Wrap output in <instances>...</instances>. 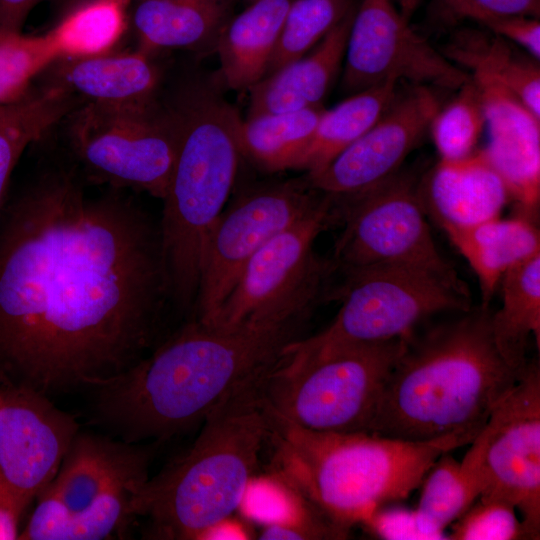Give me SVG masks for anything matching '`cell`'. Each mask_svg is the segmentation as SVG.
Listing matches in <instances>:
<instances>
[{"mask_svg":"<svg viewBox=\"0 0 540 540\" xmlns=\"http://www.w3.org/2000/svg\"><path fill=\"white\" fill-rule=\"evenodd\" d=\"M170 301L159 222L44 167L0 209V387L87 390L153 348Z\"/></svg>","mask_w":540,"mask_h":540,"instance_id":"cell-1","label":"cell"},{"mask_svg":"<svg viewBox=\"0 0 540 540\" xmlns=\"http://www.w3.org/2000/svg\"><path fill=\"white\" fill-rule=\"evenodd\" d=\"M299 322L222 328L193 318L132 367L87 389L91 421L127 443L182 434L268 374L297 339Z\"/></svg>","mask_w":540,"mask_h":540,"instance_id":"cell-2","label":"cell"},{"mask_svg":"<svg viewBox=\"0 0 540 540\" xmlns=\"http://www.w3.org/2000/svg\"><path fill=\"white\" fill-rule=\"evenodd\" d=\"M489 307L406 337L370 433L412 442L460 436L471 442L522 371L499 353Z\"/></svg>","mask_w":540,"mask_h":540,"instance_id":"cell-3","label":"cell"},{"mask_svg":"<svg viewBox=\"0 0 540 540\" xmlns=\"http://www.w3.org/2000/svg\"><path fill=\"white\" fill-rule=\"evenodd\" d=\"M264 409L273 473L348 532L379 507L408 498L443 453L471 443L460 436L412 442L316 431Z\"/></svg>","mask_w":540,"mask_h":540,"instance_id":"cell-4","label":"cell"},{"mask_svg":"<svg viewBox=\"0 0 540 540\" xmlns=\"http://www.w3.org/2000/svg\"><path fill=\"white\" fill-rule=\"evenodd\" d=\"M169 104L177 151L159 231L170 301L186 311L194 309L206 245L235 181L242 118L212 86L198 81Z\"/></svg>","mask_w":540,"mask_h":540,"instance_id":"cell-5","label":"cell"},{"mask_svg":"<svg viewBox=\"0 0 540 540\" xmlns=\"http://www.w3.org/2000/svg\"><path fill=\"white\" fill-rule=\"evenodd\" d=\"M258 383L212 412L191 447L136 491L133 511L148 520L147 538L198 540L238 509L268 432Z\"/></svg>","mask_w":540,"mask_h":540,"instance_id":"cell-6","label":"cell"},{"mask_svg":"<svg viewBox=\"0 0 540 540\" xmlns=\"http://www.w3.org/2000/svg\"><path fill=\"white\" fill-rule=\"evenodd\" d=\"M406 337L308 356L283 354L258 383L264 406L306 429L370 433Z\"/></svg>","mask_w":540,"mask_h":540,"instance_id":"cell-7","label":"cell"},{"mask_svg":"<svg viewBox=\"0 0 540 540\" xmlns=\"http://www.w3.org/2000/svg\"><path fill=\"white\" fill-rule=\"evenodd\" d=\"M335 293L341 306L320 333L291 341L284 352L308 356L333 349L404 338L428 318L472 308L460 279L411 266H371L343 272Z\"/></svg>","mask_w":540,"mask_h":540,"instance_id":"cell-8","label":"cell"},{"mask_svg":"<svg viewBox=\"0 0 540 540\" xmlns=\"http://www.w3.org/2000/svg\"><path fill=\"white\" fill-rule=\"evenodd\" d=\"M72 154L87 180L131 188L163 200L177 151V125L169 104L82 103L70 114Z\"/></svg>","mask_w":540,"mask_h":540,"instance_id":"cell-9","label":"cell"},{"mask_svg":"<svg viewBox=\"0 0 540 540\" xmlns=\"http://www.w3.org/2000/svg\"><path fill=\"white\" fill-rule=\"evenodd\" d=\"M336 221L335 202L324 195L250 259L210 325L235 328L247 323L301 321L335 270L332 261L316 253L314 244Z\"/></svg>","mask_w":540,"mask_h":540,"instance_id":"cell-10","label":"cell"},{"mask_svg":"<svg viewBox=\"0 0 540 540\" xmlns=\"http://www.w3.org/2000/svg\"><path fill=\"white\" fill-rule=\"evenodd\" d=\"M463 457L480 499L509 503L528 539L540 537V368L529 361Z\"/></svg>","mask_w":540,"mask_h":540,"instance_id":"cell-11","label":"cell"},{"mask_svg":"<svg viewBox=\"0 0 540 540\" xmlns=\"http://www.w3.org/2000/svg\"><path fill=\"white\" fill-rule=\"evenodd\" d=\"M334 202L344 224L335 244L334 269L411 266L459 278L433 239L419 183L407 173Z\"/></svg>","mask_w":540,"mask_h":540,"instance_id":"cell-12","label":"cell"},{"mask_svg":"<svg viewBox=\"0 0 540 540\" xmlns=\"http://www.w3.org/2000/svg\"><path fill=\"white\" fill-rule=\"evenodd\" d=\"M324 195L306 176L254 188L224 208L206 245L194 318L210 325L250 259Z\"/></svg>","mask_w":540,"mask_h":540,"instance_id":"cell-13","label":"cell"},{"mask_svg":"<svg viewBox=\"0 0 540 540\" xmlns=\"http://www.w3.org/2000/svg\"><path fill=\"white\" fill-rule=\"evenodd\" d=\"M399 80L456 91L469 74L418 34L391 0H362L348 35L343 89L353 94Z\"/></svg>","mask_w":540,"mask_h":540,"instance_id":"cell-14","label":"cell"},{"mask_svg":"<svg viewBox=\"0 0 540 540\" xmlns=\"http://www.w3.org/2000/svg\"><path fill=\"white\" fill-rule=\"evenodd\" d=\"M431 87L413 85L395 97L385 113L322 171L308 176L311 185L333 200L364 193L398 172L428 132L440 108Z\"/></svg>","mask_w":540,"mask_h":540,"instance_id":"cell-15","label":"cell"},{"mask_svg":"<svg viewBox=\"0 0 540 540\" xmlns=\"http://www.w3.org/2000/svg\"><path fill=\"white\" fill-rule=\"evenodd\" d=\"M76 417L25 387H0V474L30 504L55 478Z\"/></svg>","mask_w":540,"mask_h":540,"instance_id":"cell-16","label":"cell"},{"mask_svg":"<svg viewBox=\"0 0 540 540\" xmlns=\"http://www.w3.org/2000/svg\"><path fill=\"white\" fill-rule=\"evenodd\" d=\"M483 107L482 151L502 178L519 214L536 220L540 202V118L496 81L469 74Z\"/></svg>","mask_w":540,"mask_h":540,"instance_id":"cell-17","label":"cell"},{"mask_svg":"<svg viewBox=\"0 0 540 540\" xmlns=\"http://www.w3.org/2000/svg\"><path fill=\"white\" fill-rule=\"evenodd\" d=\"M150 459V451L139 444L79 430L45 490L75 515L117 489L143 484Z\"/></svg>","mask_w":540,"mask_h":540,"instance_id":"cell-18","label":"cell"},{"mask_svg":"<svg viewBox=\"0 0 540 540\" xmlns=\"http://www.w3.org/2000/svg\"><path fill=\"white\" fill-rule=\"evenodd\" d=\"M419 194L426 214L443 231L499 217L510 200L482 149L458 160L439 159L419 183Z\"/></svg>","mask_w":540,"mask_h":540,"instance_id":"cell-19","label":"cell"},{"mask_svg":"<svg viewBox=\"0 0 540 540\" xmlns=\"http://www.w3.org/2000/svg\"><path fill=\"white\" fill-rule=\"evenodd\" d=\"M47 69L51 71L46 85L63 90L81 104L149 101L155 98L161 78L151 55L138 49L58 58Z\"/></svg>","mask_w":540,"mask_h":540,"instance_id":"cell-20","label":"cell"},{"mask_svg":"<svg viewBox=\"0 0 540 540\" xmlns=\"http://www.w3.org/2000/svg\"><path fill=\"white\" fill-rule=\"evenodd\" d=\"M353 8L303 57L263 77L250 89L247 117L322 105L344 61Z\"/></svg>","mask_w":540,"mask_h":540,"instance_id":"cell-21","label":"cell"},{"mask_svg":"<svg viewBox=\"0 0 540 540\" xmlns=\"http://www.w3.org/2000/svg\"><path fill=\"white\" fill-rule=\"evenodd\" d=\"M293 0H252L222 28L215 50L221 77L236 91L249 90L266 74Z\"/></svg>","mask_w":540,"mask_h":540,"instance_id":"cell-22","label":"cell"},{"mask_svg":"<svg viewBox=\"0 0 540 540\" xmlns=\"http://www.w3.org/2000/svg\"><path fill=\"white\" fill-rule=\"evenodd\" d=\"M444 232L476 274L485 307L509 269L540 253L535 220L522 214Z\"/></svg>","mask_w":540,"mask_h":540,"instance_id":"cell-23","label":"cell"},{"mask_svg":"<svg viewBox=\"0 0 540 540\" xmlns=\"http://www.w3.org/2000/svg\"><path fill=\"white\" fill-rule=\"evenodd\" d=\"M129 22L138 50L152 55L162 49L199 50L216 44L229 20L227 0H135Z\"/></svg>","mask_w":540,"mask_h":540,"instance_id":"cell-24","label":"cell"},{"mask_svg":"<svg viewBox=\"0 0 540 540\" xmlns=\"http://www.w3.org/2000/svg\"><path fill=\"white\" fill-rule=\"evenodd\" d=\"M468 74L484 75L506 88L540 118V68L507 40L487 31L456 32L442 52Z\"/></svg>","mask_w":540,"mask_h":540,"instance_id":"cell-25","label":"cell"},{"mask_svg":"<svg viewBox=\"0 0 540 540\" xmlns=\"http://www.w3.org/2000/svg\"><path fill=\"white\" fill-rule=\"evenodd\" d=\"M142 485V484H141ZM141 485L117 489L81 513L70 515L48 491L20 531V540H102L125 538L137 518L133 498Z\"/></svg>","mask_w":540,"mask_h":540,"instance_id":"cell-26","label":"cell"},{"mask_svg":"<svg viewBox=\"0 0 540 540\" xmlns=\"http://www.w3.org/2000/svg\"><path fill=\"white\" fill-rule=\"evenodd\" d=\"M502 305L491 313V331L506 363L522 371L531 336L540 346V253L509 269L499 283Z\"/></svg>","mask_w":540,"mask_h":540,"instance_id":"cell-27","label":"cell"},{"mask_svg":"<svg viewBox=\"0 0 540 540\" xmlns=\"http://www.w3.org/2000/svg\"><path fill=\"white\" fill-rule=\"evenodd\" d=\"M397 94V82H385L351 94L332 109H324L296 169L307 171L308 176L322 171L376 123Z\"/></svg>","mask_w":540,"mask_h":540,"instance_id":"cell-28","label":"cell"},{"mask_svg":"<svg viewBox=\"0 0 540 540\" xmlns=\"http://www.w3.org/2000/svg\"><path fill=\"white\" fill-rule=\"evenodd\" d=\"M324 109L321 105L242 119L237 131L240 155L264 171L296 169Z\"/></svg>","mask_w":540,"mask_h":540,"instance_id":"cell-29","label":"cell"},{"mask_svg":"<svg viewBox=\"0 0 540 540\" xmlns=\"http://www.w3.org/2000/svg\"><path fill=\"white\" fill-rule=\"evenodd\" d=\"M78 103L63 90L45 85L21 101L0 104V209L25 150L69 116Z\"/></svg>","mask_w":540,"mask_h":540,"instance_id":"cell-30","label":"cell"},{"mask_svg":"<svg viewBox=\"0 0 540 540\" xmlns=\"http://www.w3.org/2000/svg\"><path fill=\"white\" fill-rule=\"evenodd\" d=\"M132 0H84L68 10L48 34L59 58L111 52L129 25Z\"/></svg>","mask_w":540,"mask_h":540,"instance_id":"cell-31","label":"cell"},{"mask_svg":"<svg viewBox=\"0 0 540 540\" xmlns=\"http://www.w3.org/2000/svg\"><path fill=\"white\" fill-rule=\"evenodd\" d=\"M421 485L415 509L420 524L432 540L448 539L445 529L476 501L478 491L450 452L436 459Z\"/></svg>","mask_w":540,"mask_h":540,"instance_id":"cell-32","label":"cell"},{"mask_svg":"<svg viewBox=\"0 0 540 540\" xmlns=\"http://www.w3.org/2000/svg\"><path fill=\"white\" fill-rule=\"evenodd\" d=\"M353 8L351 0H293L265 76L306 55Z\"/></svg>","mask_w":540,"mask_h":540,"instance_id":"cell-33","label":"cell"},{"mask_svg":"<svg viewBox=\"0 0 540 540\" xmlns=\"http://www.w3.org/2000/svg\"><path fill=\"white\" fill-rule=\"evenodd\" d=\"M48 33L0 32V104L28 97L34 79L59 58Z\"/></svg>","mask_w":540,"mask_h":540,"instance_id":"cell-34","label":"cell"},{"mask_svg":"<svg viewBox=\"0 0 540 540\" xmlns=\"http://www.w3.org/2000/svg\"><path fill=\"white\" fill-rule=\"evenodd\" d=\"M456 96L434 115L429 130L441 160H458L472 154L485 129L479 93L469 80Z\"/></svg>","mask_w":540,"mask_h":540,"instance_id":"cell-35","label":"cell"},{"mask_svg":"<svg viewBox=\"0 0 540 540\" xmlns=\"http://www.w3.org/2000/svg\"><path fill=\"white\" fill-rule=\"evenodd\" d=\"M451 540L528 539L516 509L509 503L477 498L455 522Z\"/></svg>","mask_w":540,"mask_h":540,"instance_id":"cell-36","label":"cell"},{"mask_svg":"<svg viewBox=\"0 0 540 540\" xmlns=\"http://www.w3.org/2000/svg\"><path fill=\"white\" fill-rule=\"evenodd\" d=\"M376 537L388 540H432L422 528L414 510L386 504L374 511L363 524Z\"/></svg>","mask_w":540,"mask_h":540,"instance_id":"cell-37","label":"cell"},{"mask_svg":"<svg viewBox=\"0 0 540 540\" xmlns=\"http://www.w3.org/2000/svg\"><path fill=\"white\" fill-rule=\"evenodd\" d=\"M485 30L520 47L535 60L540 59V22L536 17L485 15L474 19Z\"/></svg>","mask_w":540,"mask_h":540,"instance_id":"cell-38","label":"cell"},{"mask_svg":"<svg viewBox=\"0 0 540 540\" xmlns=\"http://www.w3.org/2000/svg\"><path fill=\"white\" fill-rule=\"evenodd\" d=\"M456 11L472 20L480 16H539L540 0H450Z\"/></svg>","mask_w":540,"mask_h":540,"instance_id":"cell-39","label":"cell"},{"mask_svg":"<svg viewBox=\"0 0 540 540\" xmlns=\"http://www.w3.org/2000/svg\"><path fill=\"white\" fill-rule=\"evenodd\" d=\"M29 505L0 474V540L18 539L20 520Z\"/></svg>","mask_w":540,"mask_h":540,"instance_id":"cell-40","label":"cell"},{"mask_svg":"<svg viewBox=\"0 0 540 540\" xmlns=\"http://www.w3.org/2000/svg\"><path fill=\"white\" fill-rule=\"evenodd\" d=\"M42 0H0V32H22L31 10Z\"/></svg>","mask_w":540,"mask_h":540,"instance_id":"cell-41","label":"cell"},{"mask_svg":"<svg viewBox=\"0 0 540 540\" xmlns=\"http://www.w3.org/2000/svg\"><path fill=\"white\" fill-rule=\"evenodd\" d=\"M250 538L245 526L228 516L207 527L199 535L198 540H245Z\"/></svg>","mask_w":540,"mask_h":540,"instance_id":"cell-42","label":"cell"},{"mask_svg":"<svg viewBox=\"0 0 540 540\" xmlns=\"http://www.w3.org/2000/svg\"><path fill=\"white\" fill-rule=\"evenodd\" d=\"M399 4V10L402 15L408 20L414 14L418 8L421 0H397Z\"/></svg>","mask_w":540,"mask_h":540,"instance_id":"cell-43","label":"cell"},{"mask_svg":"<svg viewBox=\"0 0 540 540\" xmlns=\"http://www.w3.org/2000/svg\"><path fill=\"white\" fill-rule=\"evenodd\" d=\"M84 0H60V4L68 11Z\"/></svg>","mask_w":540,"mask_h":540,"instance_id":"cell-44","label":"cell"}]
</instances>
